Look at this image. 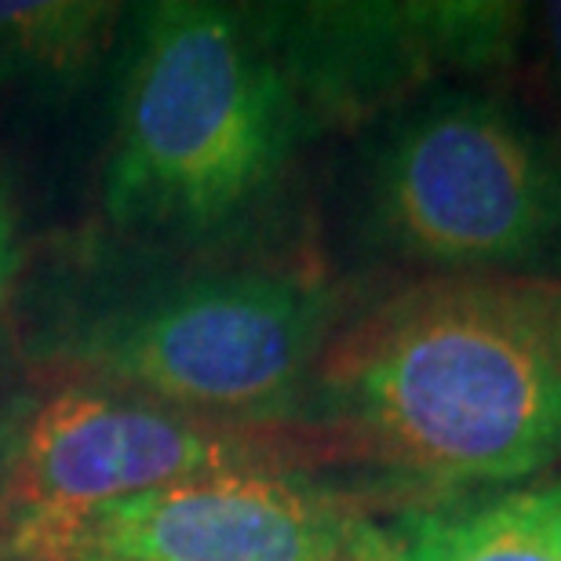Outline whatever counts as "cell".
I'll return each instance as SVG.
<instances>
[{
  "label": "cell",
  "instance_id": "5",
  "mask_svg": "<svg viewBox=\"0 0 561 561\" xmlns=\"http://www.w3.org/2000/svg\"><path fill=\"white\" fill-rule=\"evenodd\" d=\"M11 561H390L387 522L291 470L219 474L4 533Z\"/></svg>",
  "mask_w": 561,
  "mask_h": 561
},
{
  "label": "cell",
  "instance_id": "12",
  "mask_svg": "<svg viewBox=\"0 0 561 561\" xmlns=\"http://www.w3.org/2000/svg\"><path fill=\"white\" fill-rule=\"evenodd\" d=\"M19 274V238H15V216H11L4 194H0V299L8 296L11 280Z\"/></svg>",
  "mask_w": 561,
  "mask_h": 561
},
{
  "label": "cell",
  "instance_id": "13",
  "mask_svg": "<svg viewBox=\"0 0 561 561\" xmlns=\"http://www.w3.org/2000/svg\"><path fill=\"white\" fill-rule=\"evenodd\" d=\"M22 412H0V503H4V474H8V453H11V437H15ZM4 533V525H0Z\"/></svg>",
  "mask_w": 561,
  "mask_h": 561
},
{
  "label": "cell",
  "instance_id": "9",
  "mask_svg": "<svg viewBox=\"0 0 561 561\" xmlns=\"http://www.w3.org/2000/svg\"><path fill=\"white\" fill-rule=\"evenodd\" d=\"M390 561H561L500 492L405 507L387 522Z\"/></svg>",
  "mask_w": 561,
  "mask_h": 561
},
{
  "label": "cell",
  "instance_id": "1",
  "mask_svg": "<svg viewBox=\"0 0 561 561\" xmlns=\"http://www.w3.org/2000/svg\"><path fill=\"white\" fill-rule=\"evenodd\" d=\"M291 423L437 485L561 459V285L431 277L332 332Z\"/></svg>",
  "mask_w": 561,
  "mask_h": 561
},
{
  "label": "cell",
  "instance_id": "10",
  "mask_svg": "<svg viewBox=\"0 0 561 561\" xmlns=\"http://www.w3.org/2000/svg\"><path fill=\"white\" fill-rule=\"evenodd\" d=\"M518 62L529 70V81L554 106H561V0H551V4H525Z\"/></svg>",
  "mask_w": 561,
  "mask_h": 561
},
{
  "label": "cell",
  "instance_id": "14",
  "mask_svg": "<svg viewBox=\"0 0 561 561\" xmlns=\"http://www.w3.org/2000/svg\"><path fill=\"white\" fill-rule=\"evenodd\" d=\"M0 561H11L8 558V547H4V533H0Z\"/></svg>",
  "mask_w": 561,
  "mask_h": 561
},
{
  "label": "cell",
  "instance_id": "2",
  "mask_svg": "<svg viewBox=\"0 0 561 561\" xmlns=\"http://www.w3.org/2000/svg\"><path fill=\"white\" fill-rule=\"evenodd\" d=\"M310 136L255 8L157 0L131 15L103 211L142 241L241 230Z\"/></svg>",
  "mask_w": 561,
  "mask_h": 561
},
{
  "label": "cell",
  "instance_id": "3",
  "mask_svg": "<svg viewBox=\"0 0 561 561\" xmlns=\"http://www.w3.org/2000/svg\"><path fill=\"white\" fill-rule=\"evenodd\" d=\"M92 277L37 329V357L81 387L230 423H291L340 318L335 291L299 271L157 266Z\"/></svg>",
  "mask_w": 561,
  "mask_h": 561
},
{
  "label": "cell",
  "instance_id": "11",
  "mask_svg": "<svg viewBox=\"0 0 561 561\" xmlns=\"http://www.w3.org/2000/svg\"><path fill=\"white\" fill-rule=\"evenodd\" d=\"M500 500L561 554V474H547L536 485H514L500 492Z\"/></svg>",
  "mask_w": 561,
  "mask_h": 561
},
{
  "label": "cell",
  "instance_id": "6",
  "mask_svg": "<svg viewBox=\"0 0 561 561\" xmlns=\"http://www.w3.org/2000/svg\"><path fill=\"white\" fill-rule=\"evenodd\" d=\"M271 426L230 423L103 387H66L19 416L8 453L4 533L95 503L219 474L291 467Z\"/></svg>",
  "mask_w": 561,
  "mask_h": 561
},
{
  "label": "cell",
  "instance_id": "8",
  "mask_svg": "<svg viewBox=\"0 0 561 561\" xmlns=\"http://www.w3.org/2000/svg\"><path fill=\"white\" fill-rule=\"evenodd\" d=\"M114 4H4L0 0V95L66 88L92 70L114 33Z\"/></svg>",
  "mask_w": 561,
  "mask_h": 561
},
{
  "label": "cell",
  "instance_id": "7",
  "mask_svg": "<svg viewBox=\"0 0 561 561\" xmlns=\"http://www.w3.org/2000/svg\"><path fill=\"white\" fill-rule=\"evenodd\" d=\"M255 19L313 131L390 114L437 73L511 70L525 4H263Z\"/></svg>",
  "mask_w": 561,
  "mask_h": 561
},
{
  "label": "cell",
  "instance_id": "4",
  "mask_svg": "<svg viewBox=\"0 0 561 561\" xmlns=\"http://www.w3.org/2000/svg\"><path fill=\"white\" fill-rule=\"evenodd\" d=\"M357 227L437 277L558 285L561 128L500 88H426L365 142Z\"/></svg>",
  "mask_w": 561,
  "mask_h": 561
}]
</instances>
